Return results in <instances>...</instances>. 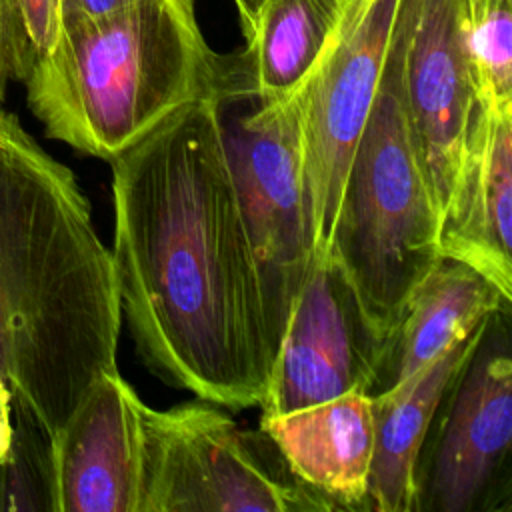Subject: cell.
<instances>
[{
    "instance_id": "20",
    "label": "cell",
    "mask_w": 512,
    "mask_h": 512,
    "mask_svg": "<svg viewBox=\"0 0 512 512\" xmlns=\"http://www.w3.org/2000/svg\"><path fill=\"white\" fill-rule=\"evenodd\" d=\"M16 4L36 56L56 38L64 18V0H16Z\"/></svg>"
},
{
    "instance_id": "11",
    "label": "cell",
    "mask_w": 512,
    "mask_h": 512,
    "mask_svg": "<svg viewBox=\"0 0 512 512\" xmlns=\"http://www.w3.org/2000/svg\"><path fill=\"white\" fill-rule=\"evenodd\" d=\"M144 402L102 372L54 436L56 512H140Z\"/></svg>"
},
{
    "instance_id": "7",
    "label": "cell",
    "mask_w": 512,
    "mask_h": 512,
    "mask_svg": "<svg viewBox=\"0 0 512 512\" xmlns=\"http://www.w3.org/2000/svg\"><path fill=\"white\" fill-rule=\"evenodd\" d=\"M402 0H346L298 88L300 164L314 252L328 248L350 156L376 98Z\"/></svg>"
},
{
    "instance_id": "5",
    "label": "cell",
    "mask_w": 512,
    "mask_h": 512,
    "mask_svg": "<svg viewBox=\"0 0 512 512\" xmlns=\"http://www.w3.org/2000/svg\"><path fill=\"white\" fill-rule=\"evenodd\" d=\"M140 512H324L328 504L288 472L268 436L222 406L192 400L144 406Z\"/></svg>"
},
{
    "instance_id": "9",
    "label": "cell",
    "mask_w": 512,
    "mask_h": 512,
    "mask_svg": "<svg viewBox=\"0 0 512 512\" xmlns=\"http://www.w3.org/2000/svg\"><path fill=\"white\" fill-rule=\"evenodd\" d=\"M386 332L330 250L312 252L276 346L262 418L314 406L372 386Z\"/></svg>"
},
{
    "instance_id": "2",
    "label": "cell",
    "mask_w": 512,
    "mask_h": 512,
    "mask_svg": "<svg viewBox=\"0 0 512 512\" xmlns=\"http://www.w3.org/2000/svg\"><path fill=\"white\" fill-rule=\"evenodd\" d=\"M120 298L74 172L0 108V380L54 436L116 368Z\"/></svg>"
},
{
    "instance_id": "6",
    "label": "cell",
    "mask_w": 512,
    "mask_h": 512,
    "mask_svg": "<svg viewBox=\"0 0 512 512\" xmlns=\"http://www.w3.org/2000/svg\"><path fill=\"white\" fill-rule=\"evenodd\" d=\"M510 308L490 314L448 384L416 462L414 512L498 510L512 446Z\"/></svg>"
},
{
    "instance_id": "14",
    "label": "cell",
    "mask_w": 512,
    "mask_h": 512,
    "mask_svg": "<svg viewBox=\"0 0 512 512\" xmlns=\"http://www.w3.org/2000/svg\"><path fill=\"white\" fill-rule=\"evenodd\" d=\"M486 276L454 258H440L416 286L384 338L368 396L382 394L468 340L494 312L510 308Z\"/></svg>"
},
{
    "instance_id": "16",
    "label": "cell",
    "mask_w": 512,
    "mask_h": 512,
    "mask_svg": "<svg viewBox=\"0 0 512 512\" xmlns=\"http://www.w3.org/2000/svg\"><path fill=\"white\" fill-rule=\"evenodd\" d=\"M346 0H264L236 64L238 100L294 96L322 56Z\"/></svg>"
},
{
    "instance_id": "4",
    "label": "cell",
    "mask_w": 512,
    "mask_h": 512,
    "mask_svg": "<svg viewBox=\"0 0 512 512\" xmlns=\"http://www.w3.org/2000/svg\"><path fill=\"white\" fill-rule=\"evenodd\" d=\"M412 0L394 38L364 130L350 156L328 248L388 334L440 256V212L416 154L404 102L402 60Z\"/></svg>"
},
{
    "instance_id": "8",
    "label": "cell",
    "mask_w": 512,
    "mask_h": 512,
    "mask_svg": "<svg viewBox=\"0 0 512 512\" xmlns=\"http://www.w3.org/2000/svg\"><path fill=\"white\" fill-rule=\"evenodd\" d=\"M222 118L274 358L314 252L302 188L298 96L256 102L230 122L222 108Z\"/></svg>"
},
{
    "instance_id": "15",
    "label": "cell",
    "mask_w": 512,
    "mask_h": 512,
    "mask_svg": "<svg viewBox=\"0 0 512 512\" xmlns=\"http://www.w3.org/2000/svg\"><path fill=\"white\" fill-rule=\"evenodd\" d=\"M482 324L468 340L398 386L370 396L372 460L364 510H416V462L424 438L442 394L478 342Z\"/></svg>"
},
{
    "instance_id": "17",
    "label": "cell",
    "mask_w": 512,
    "mask_h": 512,
    "mask_svg": "<svg viewBox=\"0 0 512 512\" xmlns=\"http://www.w3.org/2000/svg\"><path fill=\"white\" fill-rule=\"evenodd\" d=\"M0 512H56L54 440L14 396L10 444L0 456Z\"/></svg>"
},
{
    "instance_id": "22",
    "label": "cell",
    "mask_w": 512,
    "mask_h": 512,
    "mask_svg": "<svg viewBox=\"0 0 512 512\" xmlns=\"http://www.w3.org/2000/svg\"><path fill=\"white\" fill-rule=\"evenodd\" d=\"M12 434V392L0 380V456H4Z\"/></svg>"
},
{
    "instance_id": "10",
    "label": "cell",
    "mask_w": 512,
    "mask_h": 512,
    "mask_svg": "<svg viewBox=\"0 0 512 512\" xmlns=\"http://www.w3.org/2000/svg\"><path fill=\"white\" fill-rule=\"evenodd\" d=\"M464 0H412L402 84L416 154L442 216L476 102Z\"/></svg>"
},
{
    "instance_id": "13",
    "label": "cell",
    "mask_w": 512,
    "mask_h": 512,
    "mask_svg": "<svg viewBox=\"0 0 512 512\" xmlns=\"http://www.w3.org/2000/svg\"><path fill=\"white\" fill-rule=\"evenodd\" d=\"M260 430L294 480L330 510H364L372 460V400L366 392L262 418Z\"/></svg>"
},
{
    "instance_id": "19",
    "label": "cell",
    "mask_w": 512,
    "mask_h": 512,
    "mask_svg": "<svg viewBox=\"0 0 512 512\" xmlns=\"http://www.w3.org/2000/svg\"><path fill=\"white\" fill-rule=\"evenodd\" d=\"M34 62L16 0H0V106L12 82H24Z\"/></svg>"
},
{
    "instance_id": "23",
    "label": "cell",
    "mask_w": 512,
    "mask_h": 512,
    "mask_svg": "<svg viewBox=\"0 0 512 512\" xmlns=\"http://www.w3.org/2000/svg\"><path fill=\"white\" fill-rule=\"evenodd\" d=\"M264 0H234L236 8H238V14H240V22H242V30H244V36L252 30L254 22H256V16L260 12V6H262Z\"/></svg>"
},
{
    "instance_id": "3",
    "label": "cell",
    "mask_w": 512,
    "mask_h": 512,
    "mask_svg": "<svg viewBox=\"0 0 512 512\" xmlns=\"http://www.w3.org/2000/svg\"><path fill=\"white\" fill-rule=\"evenodd\" d=\"M24 84L48 138L106 162L188 104L238 100L236 64L202 36L196 0L68 14Z\"/></svg>"
},
{
    "instance_id": "18",
    "label": "cell",
    "mask_w": 512,
    "mask_h": 512,
    "mask_svg": "<svg viewBox=\"0 0 512 512\" xmlns=\"http://www.w3.org/2000/svg\"><path fill=\"white\" fill-rule=\"evenodd\" d=\"M476 102L512 108V0H464Z\"/></svg>"
},
{
    "instance_id": "1",
    "label": "cell",
    "mask_w": 512,
    "mask_h": 512,
    "mask_svg": "<svg viewBox=\"0 0 512 512\" xmlns=\"http://www.w3.org/2000/svg\"><path fill=\"white\" fill-rule=\"evenodd\" d=\"M224 102L188 104L108 160L120 310L146 368L230 410L258 406L268 336L224 140Z\"/></svg>"
},
{
    "instance_id": "12",
    "label": "cell",
    "mask_w": 512,
    "mask_h": 512,
    "mask_svg": "<svg viewBox=\"0 0 512 512\" xmlns=\"http://www.w3.org/2000/svg\"><path fill=\"white\" fill-rule=\"evenodd\" d=\"M438 246L512 298V108L474 102Z\"/></svg>"
},
{
    "instance_id": "21",
    "label": "cell",
    "mask_w": 512,
    "mask_h": 512,
    "mask_svg": "<svg viewBox=\"0 0 512 512\" xmlns=\"http://www.w3.org/2000/svg\"><path fill=\"white\" fill-rule=\"evenodd\" d=\"M128 2L130 0H64V16H102L126 6Z\"/></svg>"
}]
</instances>
